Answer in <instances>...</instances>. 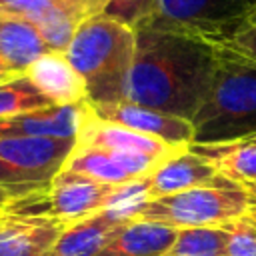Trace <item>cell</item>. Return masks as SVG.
Returning <instances> with one entry per match:
<instances>
[{
  "label": "cell",
  "instance_id": "3",
  "mask_svg": "<svg viewBox=\"0 0 256 256\" xmlns=\"http://www.w3.org/2000/svg\"><path fill=\"white\" fill-rule=\"evenodd\" d=\"M66 58L84 78L90 104L126 100L136 54V30L106 14L86 20L66 48Z\"/></svg>",
  "mask_w": 256,
  "mask_h": 256
},
{
  "label": "cell",
  "instance_id": "17",
  "mask_svg": "<svg viewBox=\"0 0 256 256\" xmlns=\"http://www.w3.org/2000/svg\"><path fill=\"white\" fill-rule=\"evenodd\" d=\"M188 148L206 158L222 176L232 182L244 184L256 180V144L246 138L212 144H190Z\"/></svg>",
  "mask_w": 256,
  "mask_h": 256
},
{
  "label": "cell",
  "instance_id": "24",
  "mask_svg": "<svg viewBox=\"0 0 256 256\" xmlns=\"http://www.w3.org/2000/svg\"><path fill=\"white\" fill-rule=\"evenodd\" d=\"M60 0H0V12H10V14H20L24 18L50 8Z\"/></svg>",
  "mask_w": 256,
  "mask_h": 256
},
{
  "label": "cell",
  "instance_id": "19",
  "mask_svg": "<svg viewBox=\"0 0 256 256\" xmlns=\"http://www.w3.org/2000/svg\"><path fill=\"white\" fill-rule=\"evenodd\" d=\"M54 106L24 74L0 80V118L44 110Z\"/></svg>",
  "mask_w": 256,
  "mask_h": 256
},
{
  "label": "cell",
  "instance_id": "1",
  "mask_svg": "<svg viewBox=\"0 0 256 256\" xmlns=\"http://www.w3.org/2000/svg\"><path fill=\"white\" fill-rule=\"evenodd\" d=\"M216 60L218 46L202 38L138 26L126 100L192 122L208 94Z\"/></svg>",
  "mask_w": 256,
  "mask_h": 256
},
{
  "label": "cell",
  "instance_id": "20",
  "mask_svg": "<svg viewBox=\"0 0 256 256\" xmlns=\"http://www.w3.org/2000/svg\"><path fill=\"white\" fill-rule=\"evenodd\" d=\"M226 228H180L164 256H226Z\"/></svg>",
  "mask_w": 256,
  "mask_h": 256
},
{
  "label": "cell",
  "instance_id": "28",
  "mask_svg": "<svg viewBox=\"0 0 256 256\" xmlns=\"http://www.w3.org/2000/svg\"><path fill=\"white\" fill-rule=\"evenodd\" d=\"M10 76H14V74H10V72L6 70V66H4V62L0 60V80H6V78H10Z\"/></svg>",
  "mask_w": 256,
  "mask_h": 256
},
{
  "label": "cell",
  "instance_id": "26",
  "mask_svg": "<svg viewBox=\"0 0 256 256\" xmlns=\"http://www.w3.org/2000/svg\"><path fill=\"white\" fill-rule=\"evenodd\" d=\"M12 200H14V196H12L8 190L0 188V210H2V208H6V206L12 202Z\"/></svg>",
  "mask_w": 256,
  "mask_h": 256
},
{
  "label": "cell",
  "instance_id": "15",
  "mask_svg": "<svg viewBox=\"0 0 256 256\" xmlns=\"http://www.w3.org/2000/svg\"><path fill=\"white\" fill-rule=\"evenodd\" d=\"M46 52H50L48 44L28 18L0 12V60L10 74H24V70Z\"/></svg>",
  "mask_w": 256,
  "mask_h": 256
},
{
  "label": "cell",
  "instance_id": "12",
  "mask_svg": "<svg viewBox=\"0 0 256 256\" xmlns=\"http://www.w3.org/2000/svg\"><path fill=\"white\" fill-rule=\"evenodd\" d=\"M24 76L54 106H72L88 100L86 82L64 52L50 50L42 54L24 70Z\"/></svg>",
  "mask_w": 256,
  "mask_h": 256
},
{
  "label": "cell",
  "instance_id": "27",
  "mask_svg": "<svg viewBox=\"0 0 256 256\" xmlns=\"http://www.w3.org/2000/svg\"><path fill=\"white\" fill-rule=\"evenodd\" d=\"M240 186L246 190L248 196H256V180H254V182H244V184H240Z\"/></svg>",
  "mask_w": 256,
  "mask_h": 256
},
{
  "label": "cell",
  "instance_id": "10",
  "mask_svg": "<svg viewBox=\"0 0 256 256\" xmlns=\"http://www.w3.org/2000/svg\"><path fill=\"white\" fill-rule=\"evenodd\" d=\"M94 114L102 120L120 124L134 132L160 138L170 144L190 146L194 140V126L186 118H178L130 100L106 102V104H90Z\"/></svg>",
  "mask_w": 256,
  "mask_h": 256
},
{
  "label": "cell",
  "instance_id": "4",
  "mask_svg": "<svg viewBox=\"0 0 256 256\" xmlns=\"http://www.w3.org/2000/svg\"><path fill=\"white\" fill-rule=\"evenodd\" d=\"M124 200H148L144 180L118 186L60 170L44 192L16 198L6 210L16 216H48L70 226Z\"/></svg>",
  "mask_w": 256,
  "mask_h": 256
},
{
  "label": "cell",
  "instance_id": "6",
  "mask_svg": "<svg viewBox=\"0 0 256 256\" xmlns=\"http://www.w3.org/2000/svg\"><path fill=\"white\" fill-rule=\"evenodd\" d=\"M254 10L256 0H158V12L148 24L226 46Z\"/></svg>",
  "mask_w": 256,
  "mask_h": 256
},
{
  "label": "cell",
  "instance_id": "21",
  "mask_svg": "<svg viewBox=\"0 0 256 256\" xmlns=\"http://www.w3.org/2000/svg\"><path fill=\"white\" fill-rule=\"evenodd\" d=\"M102 14L116 18L134 30L148 24L158 12V0H100Z\"/></svg>",
  "mask_w": 256,
  "mask_h": 256
},
{
  "label": "cell",
  "instance_id": "8",
  "mask_svg": "<svg viewBox=\"0 0 256 256\" xmlns=\"http://www.w3.org/2000/svg\"><path fill=\"white\" fill-rule=\"evenodd\" d=\"M76 144L90 146V148H102V150L140 152V154L154 156L162 162L188 150V146H184V144H170V142H164L160 138L146 136V134L134 132L130 128H124L120 124L98 118L88 100L82 104Z\"/></svg>",
  "mask_w": 256,
  "mask_h": 256
},
{
  "label": "cell",
  "instance_id": "23",
  "mask_svg": "<svg viewBox=\"0 0 256 256\" xmlns=\"http://www.w3.org/2000/svg\"><path fill=\"white\" fill-rule=\"evenodd\" d=\"M226 48L250 58L256 62V24H246L228 44Z\"/></svg>",
  "mask_w": 256,
  "mask_h": 256
},
{
  "label": "cell",
  "instance_id": "5",
  "mask_svg": "<svg viewBox=\"0 0 256 256\" xmlns=\"http://www.w3.org/2000/svg\"><path fill=\"white\" fill-rule=\"evenodd\" d=\"M250 200L246 190L228 178L220 184L190 188L184 192L146 200L134 220L164 224L172 228H222L246 214Z\"/></svg>",
  "mask_w": 256,
  "mask_h": 256
},
{
  "label": "cell",
  "instance_id": "29",
  "mask_svg": "<svg viewBox=\"0 0 256 256\" xmlns=\"http://www.w3.org/2000/svg\"><path fill=\"white\" fill-rule=\"evenodd\" d=\"M6 220H8V210H6V208H2V210H0V228L4 226V222H6Z\"/></svg>",
  "mask_w": 256,
  "mask_h": 256
},
{
  "label": "cell",
  "instance_id": "13",
  "mask_svg": "<svg viewBox=\"0 0 256 256\" xmlns=\"http://www.w3.org/2000/svg\"><path fill=\"white\" fill-rule=\"evenodd\" d=\"M66 226L48 216H16L0 228V256H48Z\"/></svg>",
  "mask_w": 256,
  "mask_h": 256
},
{
  "label": "cell",
  "instance_id": "16",
  "mask_svg": "<svg viewBox=\"0 0 256 256\" xmlns=\"http://www.w3.org/2000/svg\"><path fill=\"white\" fill-rule=\"evenodd\" d=\"M178 228L132 220L122 226L96 256H164L174 244Z\"/></svg>",
  "mask_w": 256,
  "mask_h": 256
},
{
  "label": "cell",
  "instance_id": "31",
  "mask_svg": "<svg viewBox=\"0 0 256 256\" xmlns=\"http://www.w3.org/2000/svg\"><path fill=\"white\" fill-rule=\"evenodd\" d=\"M246 140H250V142H254V144H256V134H252V136H248Z\"/></svg>",
  "mask_w": 256,
  "mask_h": 256
},
{
  "label": "cell",
  "instance_id": "14",
  "mask_svg": "<svg viewBox=\"0 0 256 256\" xmlns=\"http://www.w3.org/2000/svg\"><path fill=\"white\" fill-rule=\"evenodd\" d=\"M82 104L50 106L44 110L0 118V138H22V136L76 138Z\"/></svg>",
  "mask_w": 256,
  "mask_h": 256
},
{
  "label": "cell",
  "instance_id": "7",
  "mask_svg": "<svg viewBox=\"0 0 256 256\" xmlns=\"http://www.w3.org/2000/svg\"><path fill=\"white\" fill-rule=\"evenodd\" d=\"M76 146V138L22 136L0 138V160L20 172L28 182L50 186Z\"/></svg>",
  "mask_w": 256,
  "mask_h": 256
},
{
  "label": "cell",
  "instance_id": "22",
  "mask_svg": "<svg viewBox=\"0 0 256 256\" xmlns=\"http://www.w3.org/2000/svg\"><path fill=\"white\" fill-rule=\"evenodd\" d=\"M228 232L226 256H256V226L244 216L222 226Z\"/></svg>",
  "mask_w": 256,
  "mask_h": 256
},
{
  "label": "cell",
  "instance_id": "9",
  "mask_svg": "<svg viewBox=\"0 0 256 256\" xmlns=\"http://www.w3.org/2000/svg\"><path fill=\"white\" fill-rule=\"evenodd\" d=\"M146 200H124L86 220L66 226L48 256H96L122 226L134 220L136 210Z\"/></svg>",
  "mask_w": 256,
  "mask_h": 256
},
{
  "label": "cell",
  "instance_id": "25",
  "mask_svg": "<svg viewBox=\"0 0 256 256\" xmlns=\"http://www.w3.org/2000/svg\"><path fill=\"white\" fill-rule=\"evenodd\" d=\"M248 200H250V204H248V208H246L244 218L250 220V222L256 226V196H248Z\"/></svg>",
  "mask_w": 256,
  "mask_h": 256
},
{
  "label": "cell",
  "instance_id": "30",
  "mask_svg": "<svg viewBox=\"0 0 256 256\" xmlns=\"http://www.w3.org/2000/svg\"><path fill=\"white\" fill-rule=\"evenodd\" d=\"M248 24H256V10H254V14H252V18H250V22Z\"/></svg>",
  "mask_w": 256,
  "mask_h": 256
},
{
  "label": "cell",
  "instance_id": "11",
  "mask_svg": "<svg viewBox=\"0 0 256 256\" xmlns=\"http://www.w3.org/2000/svg\"><path fill=\"white\" fill-rule=\"evenodd\" d=\"M226 176H222L206 158L198 156L190 148L162 162L146 180V198L168 196L176 192H184L190 188L220 184Z\"/></svg>",
  "mask_w": 256,
  "mask_h": 256
},
{
  "label": "cell",
  "instance_id": "18",
  "mask_svg": "<svg viewBox=\"0 0 256 256\" xmlns=\"http://www.w3.org/2000/svg\"><path fill=\"white\" fill-rule=\"evenodd\" d=\"M62 170L82 174V176H88V178L104 182V184L124 186V184L134 182L130 178V174L122 168V164L108 150L80 146V144L74 146V150L70 152V156L66 158L64 166H62Z\"/></svg>",
  "mask_w": 256,
  "mask_h": 256
},
{
  "label": "cell",
  "instance_id": "2",
  "mask_svg": "<svg viewBox=\"0 0 256 256\" xmlns=\"http://www.w3.org/2000/svg\"><path fill=\"white\" fill-rule=\"evenodd\" d=\"M192 144L242 140L256 134V62L218 46L204 102L192 118Z\"/></svg>",
  "mask_w": 256,
  "mask_h": 256
}]
</instances>
